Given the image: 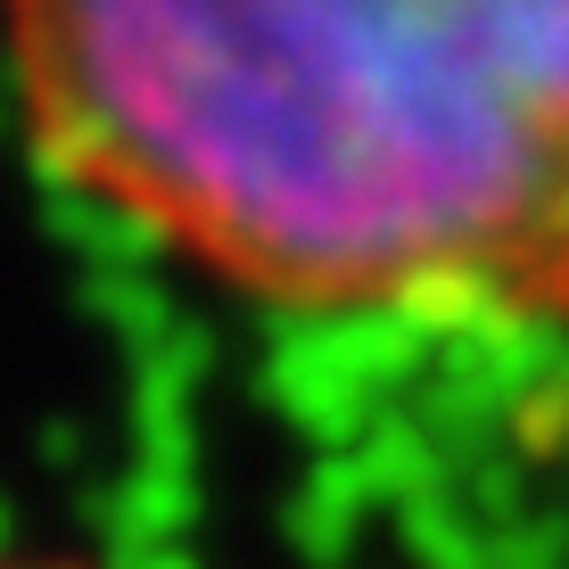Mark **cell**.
Wrapping results in <instances>:
<instances>
[{"instance_id": "obj_1", "label": "cell", "mask_w": 569, "mask_h": 569, "mask_svg": "<svg viewBox=\"0 0 569 569\" xmlns=\"http://www.w3.org/2000/svg\"><path fill=\"white\" fill-rule=\"evenodd\" d=\"M33 149L298 313L569 322V0H0Z\"/></svg>"}, {"instance_id": "obj_2", "label": "cell", "mask_w": 569, "mask_h": 569, "mask_svg": "<svg viewBox=\"0 0 569 569\" xmlns=\"http://www.w3.org/2000/svg\"><path fill=\"white\" fill-rule=\"evenodd\" d=\"M0 569H50V561H0Z\"/></svg>"}]
</instances>
